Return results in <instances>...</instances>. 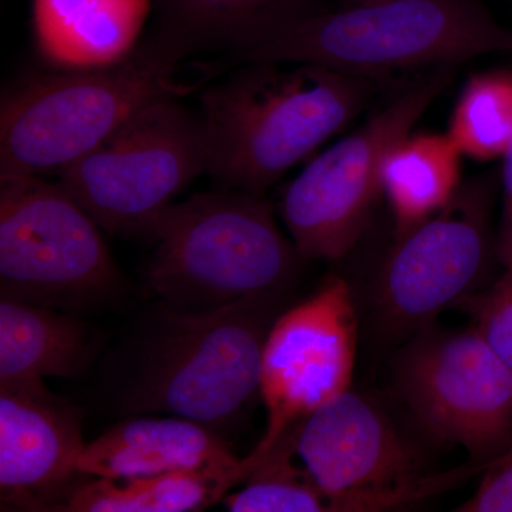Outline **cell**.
I'll return each mask as SVG.
<instances>
[{
	"label": "cell",
	"mask_w": 512,
	"mask_h": 512,
	"mask_svg": "<svg viewBox=\"0 0 512 512\" xmlns=\"http://www.w3.org/2000/svg\"><path fill=\"white\" fill-rule=\"evenodd\" d=\"M284 292L248 296L218 311L160 303L137 349L120 404L131 416L167 414L215 429L259 392L262 352Z\"/></svg>",
	"instance_id": "cell-3"
},
{
	"label": "cell",
	"mask_w": 512,
	"mask_h": 512,
	"mask_svg": "<svg viewBox=\"0 0 512 512\" xmlns=\"http://www.w3.org/2000/svg\"><path fill=\"white\" fill-rule=\"evenodd\" d=\"M237 458L215 429L183 417H131L86 443L82 477H150Z\"/></svg>",
	"instance_id": "cell-15"
},
{
	"label": "cell",
	"mask_w": 512,
	"mask_h": 512,
	"mask_svg": "<svg viewBox=\"0 0 512 512\" xmlns=\"http://www.w3.org/2000/svg\"><path fill=\"white\" fill-rule=\"evenodd\" d=\"M512 53V29L481 0H376L318 10L235 53L245 63H311L382 80Z\"/></svg>",
	"instance_id": "cell-2"
},
{
	"label": "cell",
	"mask_w": 512,
	"mask_h": 512,
	"mask_svg": "<svg viewBox=\"0 0 512 512\" xmlns=\"http://www.w3.org/2000/svg\"><path fill=\"white\" fill-rule=\"evenodd\" d=\"M454 72L456 66H440L423 74L286 187L281 214L302 259L338 261L356 247L382 194L384 157L412 133Z\"/></svg>",
	"instance_id": "cell-7"
},
{
	"label": "cell",
	"mask_w": 512,
	"mask_h": 512,
	"mask_svg": "<svg viewBox=\"0 0 512 512\" xmlns=\"http://www.w3.org/2000/svg\"><path fill=\"white\" fill-rule=\"evenodd\" d=\"M483 480L473 497L460 505V512H512V443L483 471Z\"/></svg>",
	"instance_id": "cell-23"
},
{
	"label": "cell",
	"mask_w": 512,
	"mask_h": 512,
	"mask_svg": "<svg viewBox=\"0 0 512 512\" xmlns=\"http://www.w3.org/2000/svg\"><path fill=\"white\" fill-rule=\"evenodd\" d=\"M154 10L147 45L181 62L207 50L231 49L235 55L322 9L316 0H157Z\"/></svg>",
	"instance_id": "cell-16"
},
{
	"label": "cell",
	"mask_w": 512,
	"mask_h": 512,
	"mask_svg": "<svg viewBox=\"0 0 512 512\" xmlns=\"http://www.w3.org/2000/svg\"><path fill=\"white\" fill-rule=\"evenodd\" d=\"M460 308L473 319L485 342L512 370V266L484 289L474 293Z\"/></svg>",
	"instance_id": "cell-22"
},
{
	"label": "cell",
	"mask_w": 512,
	"mask_h": 512,
	"mask_svg": "<svg viewBox=\"0 0 512 512\" xmlns=\"http://www.w3.org/2000/svg\"><path fill=\"white\" fill-rule=\"evenodd\" d=\"M296 424V423H295ZM295 424L259 458L244 487L222 500L231 512H328L325 494L296 463Z\"/></svg>",
	"instance_id": "cell-20"
},
{
	"label": "cell",
	"mask_w": 512,
	"mask_h": 512,
	"mask_svg": "<svg viewBox=\"0 0 512 512\" xmlns=\"http://www.w3.org/2000/svg\"><path fill=\"white\" fill-rule=\"evenodd\" d=\"M171 57L141 43L123 63L20 83L0 103V178L57 175L148 104L180 99Z\"/></svg>",
	"instance_id": "cell-5"
},
{
	"label": "cell",
	"mask_w": 512,
	"mask_h": 512,
	"mask_svg": "<svg viewBox=\"0 0 512 512\" xmlns=\"http://www.w3.org/2000/svg\"><path fill=\"white\" fill-rule=\"evenodd\" d=\"M148 234L156 247L147 278L161 305L181 313L218 311L285 292L299 255L265 195L221 190L170 205Z\"/></svg>",
	"instance_id": "cell-4"
},
{
	"label": "cell",
	"mask_w": 512,
	"mask_h": 512,
	"mask_svg": "<svg viewBox=\"0 0 512 512\" xmlns=\"http://www.w3.org/2000/svg\"><path fill=\"white\" fill-rule=\"evenodd\" d=\"M82 413L43 382L0 384L2 504L49 511L82 477Z\"/></svg>",
	"instance_id": "cell-13"
},
{
	"label": "cell",
	"mask_w": 512,
	"mask_h": 512,
	"mask_svg": "<svg viewBox=\"0 0 512 512\" xmlns=\"http://www.w3.org/2000/svg\"><path fill=\"white\" fill-rule=\"evenodd\" d=\"M380 80L311 63L252 62L200 96L207 174L265 195L362 113Z\"/></svg>",
	"instance_id": "cell-1"
},
{
	"label": "cell",
	"mask_w": 512,
	"mask_h": 512,
	"mask_svg": "<svg viewBox=\"0 0 512 512\" xmlns=\"http://www.w3.org/2000/svg\"><path fill=\"white\" fill-rule=\"evenodd\" d=\"M493 198V178L468 181L446 208L397 238L376 281L377 306L390 329L419 333L488 285L495 262L501 265Z\"/></svg>",
	"instance_id": "cell-10"
},
{
	"label": "cell",
	"mask_w": 512,
	"mask_h": 512,
	"mask_svg": "<svg viewBox=\"0 0 512 512\" xmlns=\"http://www.w3.org/2000/svg\"><path fill=\"white\" fill-rule=\"evenodd\" d=\"M356 350V309L345 279L329 278L281 312L262 352L259 393L268 424L252 451L258 460L288 427L350 389Z\"/></svg>",
	"instance_id": "cell-12"
},
{
	"label": "cell",
	"mask_w": 512,
	"mask_h": 512,
	"mask_svg": "<svg viewBox=\"0 0 512 512\" xmlns=\"http://www.w3.org/2000/svg\"><path fill=\"white\" fill-rule=\"evenodd\" d=\"M503 215L497 234V251L503 268L512 266V141L503 156Z\"/></svg>",
	"instance_id": "cell-24"
},
{
	"label": "cell",
	"mask_w": 512,
	"mask_h": 512,
	"mask_svg": "<svg viewBox=\"0 0 512 512\" xmlns=\"http://www.w3.org/2000/svg\"><path fill=\"white\" fill-rule=\"evenodd\" d=\"M99 228L59 181L0 178L2 298L74 309L116 295L120 271Z\"/></svg>",
	"instance_id": "cell-6"
},
{
	"label": "cell",
	"mask_w": 512,
	"mask_h": 512,
	"mask_svg": "<svg viewBox=\"0 0 512 512\" xmlns=\"http://www.w3.org/2000/svg\"><path fill=\"white\" fill-rule=\"evenodd\" d=\"M461 151L448 134L410 133L384 157L380 185L396 238L446 208L461 187Z\"/></svg>",
	"instance_id": "cell-19"
},
{
	"label": "cell",
	"mask_w": 512,
	"mask_h": 512,
	"mask_svg": "<svg viewBox=\"0 0 512 512\" xmlns=\"http://www.w3.org/2000/svg\"><path fill=\"white\" fill-rule=\"evenodd\" d=\"M96 348L82 320L45 306L0 299V384L73 379L89 367Z\"/></svg>",
	"instance_id": "cell-18"
},
{
	"label": "cell",
	"mask_w": 512,
	"mask_h": 512,
	"mask_svg": "<svg viewBox=\"0 0 512 512\" xmlns=\"http://www.w3.org/2000/svg\"><path fill=\"white\" fill-rule=\"evenodd\" d=\"M299 463L325 494L328 512L392 511L460 487L485 464L427 473L419 453L382 412L352 390L295 424Z\"/></svg>",
	"instance_id": "cell-9"
},
{
	"label": "cell",
	"mask_w": 512,
	"mask_h": 512,
	"mask_svg": "<svg viewBox=\"0 0 512 512\" xmlns=\"http://www.w3.org/2000/svg\"><path fill=\"white\" fill-rule=\"evenodd\" d=\"M410 412L434 439L490 466L512 443V370L476 328L416 333L396 370Z\"/></svg>",
	"instance_id": "cell-11"
},
{
	"label": "cell",
	"mask_w": 512,
	"mask_h": 512,
	"mask_svg": "<svg viewBox=\"0 0 512 512\" xmlns=\"http://www.w3.org/2000/svg\"><path fill=\"white\" fill-rule=\"evenodd\" d=\"M200 114L178 99L148 104L59 175L109 234L150 232L174 198L207 173Z\"/></svg>",
	"instance_id": "cell-8"
},
{
	"label": "cell",
	"mask_w": 512,
	"mask_h": 512,
	"mask_svg": "<svg viewBox=\"0 0 512 512\" xmlns=\"http://www.w3.org/2000/svg\"><path fill=\"white\" fill-rule=\"evenodd\" d=\"M338 8H349V6L365 5V3L376 2V0H338Z\"/></svg>",
	"instance_id": "cell-25"
},
{
	"label": "cell",
	"mask_w": 512,
	"mask_h": 512,
	"mask_svg": "<svg viewBox=\"0 0 512 512\" xmlns=\"http://www.w3.org/2000/svg\"><path fill=\"white\" fill-rule=\"evenodd\" d=\"M447 134L463 156L503 158L512 141V73L471 77L458 97Z\"/></svg>",
	"instance_id": "cell-21"
},
{
	"label": "cell",
	"mask_w": 512,
	"mask_h": 512,
	"mask_svg": "<svg viewBox=\"0 0 512 512\" xmlns=\"http://www.w3.org/2000/svg\"><path fill=\"white\" fill-rule=\"evenodd\" d=\"M153 10V0H32L33 42L59 70L116 66L140 46Z\"/></svg>",
	"instance_id": "cell-14"
},
{
	"label": "cell",
	"mask_w": 512,
	"mask_h": 512,
	"mask_svg": "<svg viewBox=\"0 0 512 512\" xmlns=\"http://www.w3.org/2000/svg\"><path fill=\"white\" fill-rule=\"evenodd\" d=\"M256 457L234 458L211 466L150 477H87L59 495L50 511L194 512L222 503L232 488L244 484Z\"/></svg>",
	"instance_id": "cell-17"
}]
</instances>
